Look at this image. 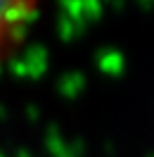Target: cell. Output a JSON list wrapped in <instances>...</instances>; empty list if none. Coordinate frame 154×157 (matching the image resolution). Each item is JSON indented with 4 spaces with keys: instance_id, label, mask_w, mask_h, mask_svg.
<instances>
[{
    "instance_id": "obj_1",
    "label": "cell",
    "mask_w": 154,
    "mask_h": 157,
    "mask_svg": "<svg viewBox=\"0 0 154 157\" xmlns=\"http://www.w3.org/2000/svg\"><path fill=\"white\" fill-rule=\"evenodd\" d=\"M38 12L40 0H0V59L26 38Z\"/></svg>"
}]
</instances>
